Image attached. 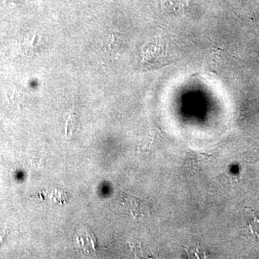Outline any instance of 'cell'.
Masks as SVG:
<instances>
[{
    "mask_svg": "<svg viewBox=\"0 0 259 259\" xmlns=\"http://www.w3.org/2000/svg\"><path fill=\"white\" fill-rule=\"evenodd\" d=\"M122 204L134 218H141L149 215V207L144 200L125 194L122 197Z\"/></svg>",
    "mask_w": 259,
    "mask_h": 259,
    "instance_id": "obj_2",
    "label": "cell"
},
{
    "mask_svg": "<svg viewBox=\"0 0 259 259\" xmlns=\"http://www.w3.org/2000/svg\"><path fill=\"white\" fill-rule=\"evenodd\" d=\"M249 229L253 234L259 238V220L256 218H253L249 223Z\"/></svg>",
    "mask_w": 259,
    "mask_h": 259,
    "instance_id": "obj_4",
    "label": "cell"
},
{
    "mask_svg": "<svg viewBox=\"0 0 259 259\" xmlns=\"http://www.w3.org/2000/svg\"><path fill=\"white\" fill-rule=\"evenodd\" d=\"M150 60L153 64L164 65L168 59V42L163 36L156 37L150 44Z\"/></svg>",
    "mask_w": 259,
    "mask_h": 259,
    "instance_id": "obj_1",
    "label": "cell"
},
{
    "mask_svg": "<svg viewBox=\"0 0 259 259\" xmlns=\"http://www.w3.org/2000/svg\"><path fill=\"white\" fill-rule=\"evenodd\" d=\"M161 7L167 13L181 15L185 13L187 3L186 0H163Z\"/></svg>",
    "mask_w": 259,
    "mask_h": 259,
    "instance_id": "obj_3",
    "label": "cell"
}]
</instances>
